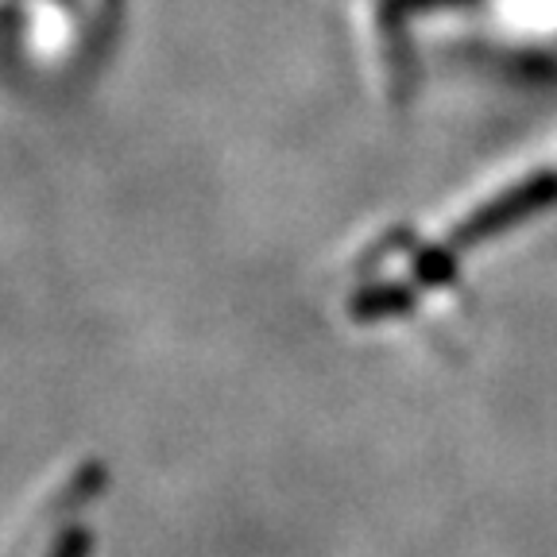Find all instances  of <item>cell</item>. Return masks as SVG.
I'll use <instances>...</instances> for the list:
<instances>
[{"mask_svg": "<svg viewBox=\"0 0 557 557\" xmlns=\"http://www.w3.org/2000/svg\"><path fill=\"white\" fill-rule=\"evenodd\" d=\"M554 201H557V174H539V178L519 183L515 190H507L504 198H496L492 206L480 209L476 218L457 233V240L472 244V240H484V236H492V233H504V228L519 225V221H527L531 213H539V209L554 206Z\"/></svg>", "mask_w": 557, "mask_h": 557, "instance_id": "6da1fadb", "label": "cell"}]
</instances>
